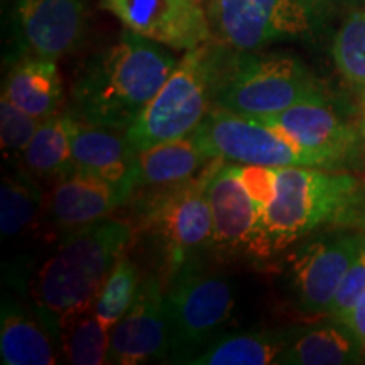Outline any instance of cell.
<instances>
[{
  "label": "cell",
  "instance_id": "6da1fadb",
  "mask_svg": "<svg viewBox=\"0 0 365 365\" xmlns=\"http://www.w3.org/2000/svg\"><path fill=\"white\" fill-rule=\"evenodd\" d=\"M176 65L166 46L125 29L76 71L66 112L85 124L127 130Z\"/></svg>",
  "mask_w": 365,
  "mask_h": 365
},
{
  "label": "cell",
  "instance_id": "7a4b0ae2",
  "mask_svg": "<svg viewBox=\"0 0 365 365\" xmlns=\"http://www.w3.org/2000/svg\"><path fill=\"white\" fill-rule=\"evenodd\" d=\"M135 228L107 217L65 234L36 272L31 296L34 312L56 340L68 319L93 307L105 279L127 254Z\"/></svg>",
  "mask_w": 365,
  "mask_h": 365
},
{
  "label": "cell",
  "instance_id": "3957f363",
  "mask_svg": "<svg viewBox=\"0 0 365 365\" xmlns=\"http://www.w3.org/2000/svg\"><path fill=\"white\" fill-rule=\"evenodd\" d=\"M228 46L205 43L182 56L158 95L125 130L134 150L181 139L198 129L217 107Z\"/></svg>",
  "mask_w": 365,
  "mask_h": 365
},
{
  "label": "cell",
  "instance_id": "277c9868",
  "mask_svg": "<svg viewBox=\"0 0 365 365\" xmlns=\"http://www.w3.org/2000/svg\"><path fill=\"white\" fill-rule=\"evenodd\" d=\"M223 159H213L191 180L149 188L135 205L139 228L163 259L168 279L213 249V218L208 181Z\"/></svg>",
  "mask_w": 365,
  "mask_h": 365
},
{
  "label": "cell",
  "instance_id": "5b68a950",
  "mask_svg": "<svg viewBox=\"0 0 365 365\" xmlns=\"http://www.w3.org/2000/svg\"><path fill=\"white\" fill-rule=\"evenodd\" d=\"M323 98H328L323 85L291 54L228 51L217 107L249 118H262L293 105Z\"/></svg>",
  "mask_w": 365,
  "mask_h": 365
},
{
  "label": "cell",
  "instance_id": "8992f818",
  "mask_svg": "<svg viewBox=\"0 0 365 365\" xmlns=\"http://www.w3.org/2000/svg\"><path fill=\"white\" fill-rule=\"evenodd\" d=\"M276 195L262 212L271 252H279L352 207L359 181L304 166L276 168Z\"/></svg>",
  "mask_w": 365,
  "mask_h": 365
},
{
  "label": "cell",
  "instance_id": "52a82bcc",
  "mask_svg": "<svg viewBox=\"0 0 365 365\" xmlns=\"http://www.w3.org/2000/svg\"><path fill=\"white\" fill-rule=\"evenodd\" d=\"M170 357L168 362L190 364L213 341L225 335L237 308L235 287L220 274L196 262L176 272L166 291Z\"/></svg>",
  "mask_w": 365,
  "mask_h": 365
},
{
  "label": "cell",
  "instance_id": "ba28073f",
  "mask_svg": "<svg viewBox=\"0 0 365 365\" xmlns=\"http://www.w3.org/2000/svg\"><path fill=\"white\" fill-rule=\"evenodd\" d=\"M212 34L237 51L307 38L323 16V0H205Z\"/></svg>",
  "mask_w": 365,
  "mask_h": 365
},
{
  "label": "cell",
  "instance_id": "9c48e42d",
  "mask_svg": "<svg viewBox=\"0 0 365 365\" xmlns=\"http://www.w3.org/2000/svg\"><path fill=\"white\" fill-rule=\"evenodd\" d=\"M191 135L213 159L267 168H325L277 130L222 107L213 108Z\"/></svg>",
  "mask_w": 365,
  "mask_h": 365
},
{
  "label": "cell",
  "instance_id": "30bf717a",
  "mask_svg": "<svg viewBox=\"0 0 365 365\" xmlns=\"http://www.w3.org/2000/svg\"><path fill=\"white\" fill-rule=\"evenodd\" d=\"M207 195L213 218V249L252 259L272 254L261 213L230 163L222 161L215 168Z\"/></svg>",
  "mask_w": 365,
  "mask_h": 365
},
{
  "label": "cell",
  "instance_id": "8fae6325",
  "mask_svg": "<svg viewBox=\"0 0 365 365\" xmlns=\"http://www.w3.org/2000/svg\"><path fill=\"white\" fill-rule=\"evenodd\" d=\"M100 6L125 29L178 51H190L213 38L198 0H100Z\"/></svg>",
  "mask_w": 365,
  "mask_h": 365
},
{
  "label": "cell",
  "instance_id": "7c38bea8",
  "mask_svg": "<svg viewBox=\"0 0 365 365\" xmlns=\"http://www.w3.org/2000/svg\"><path fill=\"white\" fill-rule=\"evenodd\" d=\"M170 357L166 291L161 277L140 279L125 317L110 330L107 364L137 365Z\"/></svg>",
  "mask_w": 365,
  "mask_h": 365
},
{
  "label": "cell",
  "instance_id": "4fadbf2b",
  "mask_svg": "<svg viewBox=\"0 0 365 365\" xmlns=\"http://www.w3.org/2000/svg\"><path fill=\"white\" fill-rule=\"evenodd\" d=\"M364 239V234L325 237L307 242L291 255V284L301 309L308 313H328Z\"/></svg>",
  "mask_w": 365,
  "mask_h": 365
},
{
  "label": "cell",
  "instance_id": "5bb4252c",
  "mask_svg": "<svg viewBox=\"0 0 365 365\" xmlns=\"http://www.w3.org/2000/svg\"><path fill=\"white\" fill-rule=\"evenodd\" d=\"M14 27L29 58L56 61L75 51L86 31L83 0H16Z\"/></svg>",
  "mask_w": 365,
  "mask_h": 365
},
{
  "label": "cell",
  "instance_id": "9a60e30c",
  "mask_svg": "<svg viewBox=\"0 0 365 365\" xmlns=\"http://www.w3.org/2000/svg\"><path fill=\"white\" fill-rule=\"evenodd\" d=\"M317 156L325 168L345 163L359 144L357 132L328 98L312 100L286 108L276 115L255 118Z\"/></svg>",
  "mask_w": 365,
  "mask_h": 365
},
{
  "label": "cell",
  "instance_id": "2e32d148",
  "mask_svg": "<svg viewBox=\"0 0 365 365\" xmlns=\"http://www.w3.org/2000/svg\"><path fill=\"white\" fill-rule=\"evenodd\" d=\"M71 158L75 171L113 186L127 202L139 188V159L125 130L85 124L73 117Z\"/></svg>",
  "mask_w": 365,
  "mask_h": 365
},
{
  "label": "cell",
  "instance_id": "e0dca14e",
  "mask_svg": "<svg viewBox=\"0 0 365 365\" xmlns=\"http://www.w3.org/2000/svg\"><path fill=\"white\" fill-rule=\"evenodd\" d=\"M127 200L113 186L97 178L73 171L59 178L49 191L46 213L59 232H73L110 217Z\"/></svg>",
  "mask_w": 365,
  "mask_h": 365
},
{
  "label": "cell",
  "instance_id": "ac0fdd59",
  "mask_svg": "<svg viewBox=\"0 0 365 365\" xmlns=\"http://www.w3.org/2000/svg\"><path fill=\"white\" fill-rule=\"evenodd\" d=\"M53 335L36 312L4 294L0 312V359L6 365H54Z\"/></svg>",
  "mask_w": 365,
  "mask_h": 365
},
{
  "label": "cell",
  "instance_id": "d6986e66",
  "mask_svg": "<svg viewBox=\"0 0 365 365\" xmlns=\"http://www.w3.org/2000/svg\"><path fill=\"white\" fill-rule=\"evenodd\" d=\"M2 97L41 120L58 115L65 91L56 63L29 56L21 59L6 76Z\"/></svg>",
  "mask_w": 365,
  "mask_h": 365
},
{
  "label": "cell",
  "instance_id": "ffe728a7",
  "mask_svg": "<svg viewBox=\"0 0 365 365\" xmlns=\"http://www.w3.org/2000/svg\"><path fill=\"white\" fill-rule=\"evenodd\" d=\"M365 350L354 331L340 319L319 323L296 331L282 352L279 364L286 365H344L362 362Z\"/></svg>",
  "mask_w": 365,
  "mask_h": 365
},
{
  "label": "cell",
  "instance_id": "44dd1931",
  "mask_svg": "<svg viewBox=\"0 0 365 365\" xmlns=\"http://www.w3.org/2000/svg\"><path fill=\"white\" fill-rule=\"evenodd\" d=\"M137 159L139 188L168 186L191 180L213 161L191 134L139 150Z\"/></svg>",
  "mask_w": 365,
  "mask_h": 365
},
{
  "label": "cell",
  "instance_id": "7402d4cb",
  "mask_svg": "<svg viewBox=\"0 0 365 365\" xmlns=\"http://www.w3.org/2000/svg\"><path fill=\"white\" fill-rule=\"evenodd\" d=\"M296 328L225 333L207 350L196 355L190 365H269L279 364Z\"/></svg>",
  "mask_w": 365,
  "mask_h": 365
},
{
  "label": "cell",
  "instance_id": "603a6c76",
  "mask_svg": "<svg viewBox=\"0 0 365 365\" xmlns=\"http://www.w3.org/2000/svg\"><path fill=\"white\" fill-rule=\"evenodd\" d=\"M70 113H58L41 122L39 129L22 153L24 170L39 178H63L75 171L71 158Z\"/></svg>",
  "mask_w": 365,
  "mask_h": 365
},
{
  "label": "cell",
  "instance_id": "cb8c5ba5",
  "mask_svg": "<svg viewBox=\"0 0 365 365\" xmlns=\"http://www.w3.org/2000/svg\"><path fill=\"white\" fill-rule=\"evenodd\" d=\"M61 352L70 364H107L110 349V330L100 322L93 307L68 319L58 336Z\"/></svg>",
  "mask_w": 365,
  "mask_h": 365
},
{
  "label": "cell",
  "instance_id": "d4e9b609",
  "mask_svg": "<svg viewBox=\"0 0 365 365\" xmlns=\"http://www.w3.org/2000/svg\"><path fill=\"white\" fill-rule=\"evenodd\" d=\"M44 207L39 185L27 170L17 171L2 180L0 186V230L2 235L22 234Z\"/></svg>",
  "mask_w": 365,
  "mask_h": 365
},
{
  "label": "cell",
  "instance_id": "484cf974",
  "mask_svg": "<svg viewBox=\"0 0 365 365\" xmlns=\"http://www.w3.org/2000/svg\"><path fill=\"white\" fill-rule=\"evenodd\" d=\"M140 279L143 277H140L137 264L127 254L122 255L112 267L93 303L95 313L107 330H112L129 312L139 289Z\"/></svg>",
  "mask_w": 365,
  "mask_h": 365
},
{
  "label": "cell",
  "instance_id": "4316f807",
  "mask_svg": "<svg viewBox=\"0 0 365 365\" xmlns=\"http://www.w3.org/2000/svg\"><path fill=\"white\" fill-rule=\"evenodd\" d=\"M331 56L345 80L365 91V9L346 17L333 39Z\"/></svg>",
  "mask_w": 365,
  "mask_h": 365
},
{
  "label": "cell",
  "instance_id": "83f0119b",
  "mask_svg": "<svg viewBox=\"0 0 365 365\" xmlns=\"http://www.w3.org/2000/svg\"><path fill=\"white\" fill-rule=\"evenodd\" d=\"M41 118L16 107L11 100H0V140H2L4 156L21 158L27 144L31 143L36 130L39 129Z\"/></svg>",
  "mask_w": 365,
  "mask_h": 365
},
{
  "label": "cell",
  "instance_id": "f1b7e54d",
  "mask_svg": "<svg viewBox=\"0 0 365 365\" xmlns=\"http://www.w3.org/2000/svg\"><path fill=\"white\" fill-rule=\"evenodd\" d=\"M234 168L237 178H239L244 188L247 190L250 198L254 200L255 207L261 213L269 207L272 202L274 195H276V181L277 171L276 168L267 166H255V164H240L230 163Z\"/></svg>",
  "mask_w": 365,
  "mask_h": 365
},
{
  "label": "cell",
  "instance_id": "f546056e",
  "mask_svg": "<svg viewBox=\"0 0 365 365\" xmlns=\"http://www.w3.org/2000/svg\"><path fill=\"white\" fill-rule=\"evenodd\" d=\"M365 291V239L359 254L355 255L354 262L346 269L344 279L340 282L339 291L331 301V307L328 314L333 318H341L344 314L354 307L359 296Z\"/></svg>",
  "mask_w": 365,
  "mask_h": 365
},
{
  "label": "cell",
  "instance_id": "4dcf8cb0",
  "mask_svg": "<svg viewBox=\"0 0 365 365\" xmlns=\"http://www.w3.org/2000/svg\"><path fill=\"white\" fill-rule=\"evenodd\" d=\"M336 319L344 322L345 325L354 331V335L357 336L365 350V291L359 296V299L355 301L354 307L350 308L344 317Z\"/></svg>",
  "mask_w": 365,
  "mask_h": 365
},
{
  "label": "cell",
  "instance_id": "1f68e13d",
  "mask_svg": "<svg viewBox=\"0 0 365 365\" xmlns=\"http://www.w3.org/2000/svg\"><path fill=\"white\" fill-rule=\"evenodd\" d=\"M360 132L365 140V91H362V122H360Z\"/></svg>",
  "mask_w": 365,
  "mask_h": 365
}]
</instances>
